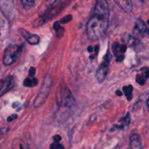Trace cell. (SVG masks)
Segmentation results:
<instances>
[{
  "instance_id": "obj_1",
  "label": "cell",
  "mask_w": 149,
  "mask_h": 149,
  "mask_svg": "<svg viewBox=\"0 0 149 149\" xmlns=\"http://www.w3.org/2000/svg\"><path fill=\"white\" fill-rule=\"evenodd\" d=\"M109 24V8L106 0H97L93 14L87 24V36L96 40L103 37Z\"/></svg>"
},
{
  "instance_id": "obj_2",
  "label": "cell",
  "mask_w": 149,
  "mask_h": 149,
  "mask_svg": "<svg viewBox=\"0 0 149 149\" xmlns=\"http://www.w3.org/2000/svg\"><path fill=\"white\" fill-rule=\"evenodd\" d=\"M51 86H52V79L50 76L47 75L45 77L40 87V90L33 101V106L36 109L41 107L45 103L50 92Z\"/></svg>"
},
{
  "instance_id": "obj_3",
  "label": "cell",
  "mask_w": 149,
  "mask_h": 149,
  "mask_svg": "<svg viewBox=\"0 0 149 149\" xmlns=\"http://www.w3.org/2000/svg\"><path fill=\"white\" fill-rule=\"evenodd\" d=\"M22 47L15 45H9L4 51L3 56V63L5 65H10L14 63L21 53Z\"/></svg>"
},
{
  "instance_id": "obj_4",
  "label": "cell",
  "mask_w": 149,
  "mask_h": 149,
  "mask_svg": "<svg viewBox=\"0 0 149 149\" xmlns=\"http://www.w3.org/2000/svg\"><path fill=\"white\" fill-rule=\"evenodd\" d=\"M61 103H62L63 106L68 108L71 107L74 105V102H75L72 93L66 87L63 88L62 90H61Z\"/></svg>"
},
{
  "instance_id": "obj_5",
  "label": "cell",
  "mask_w": 149,
  "mask_h": 149,
  "mask_svg": "<svg viewBox=\"0 0 149 149\" xmlns=\"http://www.w3.org/2000/svg\"><path fill=\"white\" fill-rule=\"evenodd\" d=\"M109 61H103V62L100 64L99 68H97V71H96L95 77L97 81L100 83L103 82L105 79H106V77H107L108 72H109Z\"/></svg>"
},
{
  "instance_id": "obj_6",
  "label": "cell",
  "mask_w": 149,
  "mask_h": 149,
  "mask_svg": "<svg viewBox=\"0 0 149 149\" xmlns=\"http://www.w3.org/2000/svg\"><path fill=\"white\" fill-rule=\"evenodd\" d=\"M19 33L21 34V36L29 42L30 45H37L38 43L39 42V36L36 34H33V33H31L30 32L27 31L26 30L23 29H20L18 30Z\"/></svg>"
},
{
  "instance_id": "obj_7",
  "label": "cell",
  "mask_w": 149,
  "mask_h": 149,
  "mask_svg": "<svg viewBox=\"0 0 149 149\" xmlns=\"http://www.w3.org/2000/svg\"><path fill=\"white\" fill-rule=\"evenodd\" d=\"M13 77H7L0 82V96L5 94L12 87Z\"/></svg>"
},
{
  "instance_id": "obj_8",
  "label": "cell",
  "mask_w": 149,
  "mask_h": 149,
  "mask_svg": "<svg viewBox=\"0 0 149 149\" xmlns=\"http://www.w3.org/2000/svg\"><path fill=\"white\" fill-rule=\"evenodd\" d=\"M112 51L113 55L116 57V61L118 62H122L125 59V52L122 51L121 45L118 42H114L112 45Z\"/></svg>"
},
{
  "instance_id": "obj_9",
  "label": "cell",
  "mask_w": 149,
  "mask_h": 149,
  "mask_svg": "<svg viewBox=\"0 0 149 149\" xmlns=\"http://www.w3.org/2000/svg\"><path fill=\"white\" fill-rule=\"evenodd\" d=\"M147 31V27L143 20L138 19L134 26V33L136 35H142Z\"/></svg>"
},
{
  "instance_id": "obj_10",
  "label": "cell",
  "mask_w": 149,
  "mask_h": 149,
  "mask_svg": "<svg viewBox=\"0 0 149 149\" xmlns=\"http://www.w3.org/2000/svg\"><path fill=\"white\" fill-rule=\"evenodd\" d=\"M130 146L131 149H142V143L139 135L137 134L131 135L130 139Z\"/></svg>"
},
{
  "instance_id": "obj_11",
  "label": "cell",
  "mask_w": 149,
  "mask_h": 149,
  "mask_svg": "<svg viewBox=\"0 0 149 149\" xmlns=\"http://www.w3.org/2000/svg\"><path fill=\"white\" fill-rule=\"evenodd\" d=\"M13 149H29V147L24 141L17 138L13 141Z\"/></svg>"
},
{
  "instance_id": "obj_12",
  "label": "cell",
  "mask_w": 149,
  "mask_h": 149,
  "mask_svg": "<svg viewBox=\"0 0 149 149\" xmlns=\"http://www.w3.org/2000/svg\"><path fill=\"white\" fill-rule=\"evenodd\" d=\"M130 119H131L130 113H127L126 115H125V117H123L122 119H121L120 125H119V126H117V127L123 129V128L128 127L129 126L130 123Z\"/></svg>"
},
{
  "instance_id": "obj_13",
  "label": "cell",
  "mask_w": 149,
  "mask_h": 149,
  "mask_svg": "<svg viewBox=\"0 0 149 149\" xmlns=\"http://www.w3.org/2000/svg\"><path fill=\"white\" fill-rule=\"evenodd\" d=\"M132 91H133V87L132 85L125 86L123 87V92L126 96L127 100H131L132 98Z\"/></svg>"
},
{
  "instance_id": "obj_14",
  "label": "cell",
  "mask_w": 149,
  "mask_h": 149,
  "mask_svg": "<svg viewBox=\"0 0 149 149\" xmlns=\"http://www.w3.org/2000/svg\"><path fill=\"white\" fill-rule=\"evenodd\" d=\"M38 84V80L36 78H33L32 79L29 78L25 79L23 81V85L26 87H35Z\"/></svg>"
},
{
  "instance_id": "obj_15",
  "label": "cell",
  "mask_w": 149,
  "mask_h": 149,
  "mask_svg": "<svg viewBox=\"0 0 149 149\" xmlns=\"http://www.w3.org/2000/svg\"><path fill=\"white\" fill-rule=\"evenodd\" d=\"M23 7L26 10H29L32 8L35 4V0H21Z\"/></svg>"
},
{
  "instance_id": "obj_16",
  "label": "cell",
  "mask_w": 149,
  "mask_h": 149,
  "mask_svg": "<svg viewBox=\"0 0 149 149\" xmlns=\"http://www.w3.org/2000/svg\"><path fill=\"white\" fill-rule=\"evenodd\" d=\"M123 40L126 43V45H129V46H132V45H133L134 42H135V39H134L133 36L129 34L126 35L125 37L124 38Z\"/></svg>"
},
{
  "instance_id": "obj_17",
  "label": "cell",
  "mask_w": 149,
  "mask_h": 149,
  "mask_svg": "<svg viewBox=\"0 0 149 149\" xmlns=\"http://www.w3.org/2000/svg\"><path fill=\"white\" fill-rule=\"evenodd\" d=\"M136 79V82L141 86L144 85V84H146V79L144 78L143 76L141 75V74H137L136 79Z\"/></svg>"
},
{
  "instance_id": "obj_18",
  "label": "cell",
  "mask_w": 149,
  "mask_h": 149,
  "mask_svg": "<svg viewBox=\"0 0 149 149\" xmlns=\"http://www.w3.org/2000/svg\"><path fill=\"white\" fill-rule=\"evenodd\" d=\"M141 75L143 76L146 79L149 78V68H142L141 69Z\"/></svg>"
},
{
  "instance_id": "obj_19",
  "label": "cell",
  "mask_w": 149,
  "mask_h": 149,
  "mask_svg": "<svg viewBox=\"0 0 149 149\" xmlns=\"http://www.w3.org/2000/svg\"><path fill=\"white\" fill-rule=\"evenodd\" d=\"M71 20H72V15H68L63 17V18L60 20V22H61V24H65V23H68V22L71 21Z\"/></svg>"
},
{
  "instance_id": "obj_20",
  "label": "cell",
  "mask_w": 149,
  "mask_h": 149,
  "mask_svg": "<svg viewBox=\"0 0 149 149\" xmlns=\"http://www.w3.org/2000/svg\"><path fill=\"white\" fill-rule=\"evenodd\" d=\"M6 137V131H4V130L0 129V146H1V144L3 143L4 141L5 140Z\"/></svg>"
},
{
  "instance_id": "obj_21",
  "label": "cell",
  "mask_w": 149,
  "mask_h": 149,
  "mask_svg": "<svg viewBox=\"0 0 149 149\" xmlns=\"http://www.w3.org/2000/svg\"><path fill=\"white\" fill-rule=\"evenodd\" d=\"M53 28L55 31H58V29L61 28V23L60 21H56L53 24Z\"/></svg>"
},
{
  "instance_id": "obj_22",
  "label": "cell",
  "mask_w": 149,
  "mask_h": 149,
  "mask_svg": "<svg viewBox=\"0 0 149 149\" xmlns=\"http://www.w3.org/2000/svg\"><path fill=\"white\" fill-rule=\"evenodd\" d=\"M35 73H36V69L33 67H31V68L29 69V77H33L35 75Z\"/></svg>"
},
{
  "instance_id": "obj_23",
  "label": "cell",
  "mask_w": 149,
  "mask_h": 149,
  "mask_svg": "<svg viewBox=\"0 0 149 149\" xmlns=\"http://www.w3.org/2000/svg\"><path fill=\"white\" fill-rule=\"evenodd\" d=\"M17 118V116L16 114H13L11 115V116H9L8 118H7V122H13V121H14L15 119H16Z\"/></svg>"
},
{
  "instance_id": "obj_24",
  "label": "cell",
  "mask_w": 149,
  "mask_h": 149,
  "mask_svg": "<svg viewBox=\"0 0 149 149\" xmlns=\"http://www.w3.org/2000/svg\"><path fill=\"white\" fill-rule=\"evenodd\" d=\"M53 141L56 143H59L60 141H61V137L60 136V135H55V136L53 137Z\"/></svg>"
},
{
  "instance_id": "obj_25",
  "label": "cell",
  "mask_w": 149,
  "mask_h": 149,
  "mask_svg": "<svg viewBox=\"0 0 149 149\" xmlns=\"http://www.w3.org/2000/svg\"><path fill=\"white\" fill-rule=\"evenodd\" d=\"M57 143H58L55 142V143L51 144L50 146H49V148L50 149H57Z\"/></svg>"
},
{
  "instance_id": "obj_26",
  "label": "cell",
  "mask_w": 149,
  "mask_h": 149,
  "mask_svg": "<svg viewBox=\"0 0 149 149\" xmlns=\"http://www.w3.org/2000/svg\"><path fill=\"white\" fill-rule=\"evenodd\" d=\"M87 50H88V52H90V53H92V52H94V47H93V46H89L88 47H87Z\"/></svg>"
},
{
  "instance_id": "obj_27",
  "label": "cell",
  "mask_w": 149,
  "mask_h": 149,
  "mask_svg": "<svg viewBox=\"0 0 149 149\" xmlns=\"http://www.w3.org/2000/svg\"><path fill=\"white\" fill-rule=\"evenodd\" d=\"M98 50H99V47L98 45H95L94 47V51L95 52V55H97V53H98Z\"/></svg>"
},
{
  "instance_id": "obj_28",
  "label": "cell",
  "mask_w": 149,
  "mask_h": 149,
  "mask_svg": "<svg viewBox=\"0 0 149 149\" xmlns=\"http://www.w3.org/2000/svg\"><path fill=\"white\" fill-rule=\"evenodd\" d=\"M57 149H64V146L62 144L58 143H57Z\"/></svg>"
},
{
  "instance_id": "obj_29",
  "label": "cell",
  "mask_w": 149,
  "mask_h": 149,
  "mask_svg": "<svg viewBox=\"0 0 149 149\" xmlns=\"http://www.w3.org/2000/svg\"><path fill=\"white\" fill-rule=\"evenodd\" d=\"M116 95L117 96H119V97H120V96H122V95H123V93H122V92H121L120 90H116Z\"/></svg>"
},
{
  "instance_id": "obj_30",
  "label": "cell",
  "mask_w": 149,
  "mask_h": 149,
  "mask_svg": "<svg viewBox=\"0 0 149 149\" xmlns=\"http://www.w3.org/2000/svg\"><path fill=\"white\" fill-rule=\"evenodd\" d=\"M147 105H148V106L149 108V98L148 99V100H147Z\"/></svg>"
},
{
  "instance_id": "obj_31",
  "label": "cell",
  "mask_w": 149,
  "mask_h": 149,
  "mask_svg": "<svg viewBox=\"0 0 149 149\" xmlns=\"http://www.w3.org/2000/svg\"><path fill=\"white\" fill-rule=\"evenodd\" d=\"M147 23H148V26H149V19L148 20H147Z\"/></svg>"
},
{
  "instance_id": "obj_32",
  "label": "cell",
  "mask_w": 149,
  "mask_h": 149,
  "mask_svg": "<svg viewBox=\"0 0 149 149\" xmlns=\"http://www.w3.org/2000/svg\"><path fill=\"white\" fill-rule=\"evenodd\" d=\"M148 33H149V29H148Z\"/></svg>"
}]
</instances>
